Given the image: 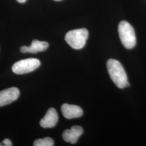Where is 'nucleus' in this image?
<instances>
[{
  "label": "nucleus",
  "mask_w": 146,
  "mask_h": 146,
  "mask_svg": "<svg viewBox=\"0 0 146 146\" xmlns=\"http://www.w3.org/2000/svg\"><path fill=\"white\" fill-rule=\"evenodd\" d=\"M107 67L110 78L117 87L124 88L129 86L125 70L119 61L110 59L107 63Z\"/></svg>",
  "instance_id": "nucleus-1"
},
{
  "label": "nucleus",
  "mask_w": 146,
  "mask_h": 146,
  "mask_svg": "<svg viewBox=\"0 0 146 146\" xmlns=\"http://www.w3.org/2000/svg\"><path fill=\"white\" fill-rule=\"evenodd\" d=\"M118 31L121 42L125 48L131 49L135 46V33L133 27L127 21L120 22Z\"/></svg>",
  "instance_id": "nucleus-2"
},
{
  "label": "nucleus",
  "mask_w": 146,
  "mask_h": 146,
  "mask_svg": "<svg viewBox=\"0 0 146 146\" xmlns=\"http://www.w3.org/2000/svg\"><path fill=\"white\" fill-rule=\"evenodd\" d=\"M49 44L48 42L34 40L32 41L31 46H22L20 48V51L22 52H31L36 54L37 52H43L47 50Z\"/></svg>",
  "instance_id": "nucleus-9"
},
{
  "label": "nucleus",
  "mask_w": 146,
  "mask_h": 146,
  "mask_svg": "<svg viewBox=\"0 0 146 146\" xmlns=\"http://www.w3.org/2000/svg\"><path fill=\"white\" fill-rule=\"evenodd\" d=\"M20 91L16 87L5 89L0 92V107L9 104L17 99Z\"/></svg>",
  "instance_id": "nucleus-5"
},
{
  "label": "nucleus",
  "mask_w": 146,
  "mask_h": 146,
  "mask_svg": "<svg viewBox=\"0 0 146 146\" xmlns=\"http://www.w3.org/2000/svg\"><path fill=\"white\" fill-rule=\"evenodd\" d=\"M58 117L56 110L53 108H49L46 115L40 122L41 126L44 128H52L55 127L58 122Z\"/></svg>",
  "instance_id": "nucleus-8"
},
{
  "label": "nucleus",
  "mask_w": 146,
  "mask_h": 146,
  "mask_svg": "<svg viewBox=\"0 0 146 146\" xmlns=\"http://www.w3.org/2000/svg\"><path fill=\"white\" fill-rule=\"evenodd\" d=\"M83 128L81 126L74 125L69 129H66L63 131L62 137L63 140L72 144L77 142L78 138L83 134Z\"/></svg>",
  "instance_id": "nucleus-7"
},
{
  "label": "nucleus",
  "mask_w": 146,
  "mask_h": 146,
  "mask_svg": "<svg viewBox=\"0 0 146 146\" xmlns=\"http://www.w3.org/2000/svg\"><path fill=\"white\" fill-rule=\"evenodd\" d=\"M63 116L68 119L78 118L83 115L82 108L76 105L64 104L61 106Z\"/></svg>",
  "instance_id": "nucleus-6"
},
{
  "label": "nucleus",
  "mask_w": 146,
  "mask_h": 146,
  "mask_svg": "<svg viewBox=\"0 0 146 146\" xmlns=\"http://www.w3.org/2000/svg\"><path fill=\"white\" fill-rule=\"evenodd\" d=\"M3 145L5 146H12V143L11 140L8 139H5L3 141H2Z\"/></svg>",
  "instance_id": "nucleus-11"
},
{
  "label": "nucleus",
  "mask_w": 146,
  "mask_h": 146,
  "mask_svg": "<svg viewBox=\"0 0 146 146\" xmlns=\"http://www.w3.org/2000/svg\"><path fill=\"white\" fill-rule=\"evenodd\" d=\"M54 1H61V0H54Z\"/></svg>",
  "instance_id": "nucleus-14"
},
{
  "label": "nucleus",
  "mask_w": 146,
  "mask_h": 146,
  "mask_svg": "<svg viewBox=\"0 0 146 146\" xmlns=\"http://www.w3.org/2000/svg\"><path fill=\"white\" fill-rule=\"evenodd\" d=\"M3 146V143H0V146Z\"/></svg>",
  "instance_id": "nucleus-13"
},
{
  "label": "nucleus",
  "mask_w": 146,
  "mask_h": 146,
  "mask_svg": "<svg viewBox=\"0 0 146 146\" xmlns=\"http://www.w3.org/2000/svg\"><path fill=\"white\" fill-rule=\"evenodd\" d=\"M33 145L34 146H52L54 145L53 139L47 137L44 139H37L34 141Z\"/></svg>",
  "instance_id": "nucleus-10"
},
{
  "label": "nucleus",
  "mask_w": 146,
  "mask_h": 146,
  "mask_svg": "<svg viewBox=\"0 0 146 146\" xmlns=\"http://www.w3.org/2000/svg\"><path fill=\"white\" fill-rule=\"evenodd\" d=\"M19 3H25V2H26L27 0H16Z\"/></svg>",
  "instance_id": "nucleus-12"
},
{
  "label": "nucleus",
  "mask_w": 146,
  "mask_h": 146,
  "mask_svg": "<svg viewBox=\"0 0 146 146\" xmlns=\"http://www.w3.org/2000/svg\"><path fill=\"white\" fill-rule=\"evenodd\" d=\"M40 65V61L35 58L22 60L15 63L12 66V70L16 74L30 73L38 68Z\"/></svg>",
  "instance_id": "nucleus-4"
},
{
  "label": "nucleus",
  "mask_w": 146,
  "mask_h": 146,
  "mask_svg": "<svg viewBox=\"0 0 146 146\" xmlns=\"http://www.w3.org/2000/svg\"><path fill=\"white\" fill-rule=\"evenodd\" d=\"M88 34V31L85 28L74 29L66 34L65 40L73 49H80L84 47Z\"/></svg>",
  "instance_id": "nucleus-3"
}]
</instances>
